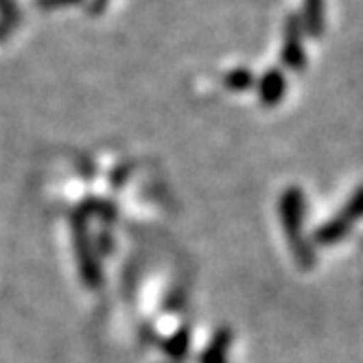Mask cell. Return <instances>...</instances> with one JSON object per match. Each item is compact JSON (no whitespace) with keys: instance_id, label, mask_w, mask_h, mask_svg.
Instances as JSON below:
<instances>
[{"instance_id":"cell-2","label":"cell","mask_w":363,"mask_h":363,"mask_svg":"<svg viewBox=\"0 0 363 363\" xmlns=\"http://www.w3.org/2000/svg\"><path fill=\"white\" fill-rule=\"evenodd\" d=\"M282 221L284 228L289 232V241L294 239V247L298 252V258L302 263H306V254L300 245V223H302V197L298 191H289L287 195L282 197Z\"/></svg>"},{"instance_id":"cell-5","label":"cell","mask_w":363,"mask_h":363,"mask_svg":"<svg viewBox=\"0 0 363 363\" xmlns=\"http://www.w3.org/2000/svg\"><path fill=\"white\" fill-rule=\"evenodd\" d=\"M306 22H308V29L313 35L322 33V24H324L322 0H306Z\"/></svg>"},{"instance_id":"cell-3","label":"cell","mask_w":363,"mask_h":363,"mask_svg":"<svg viewBox=\"0 0 363 363\" xmlns=\"http://www.w3.org/2000/svg\"><path fill=\"white\" fill-rule=\"evenodd\" d=\"M282 60L289 68H302L304 66V50L300 46V27L298 18H291L287 24V35H284V48H282Z\"/></svg>"},{"instance_id":"cell-4","label":"cell","mask_w":363,"mask_h":363,"mask_svg":"<svg viewBox=\"0 0 363 363\" xmlns=\"http://www.w3.org/2000/svg\"><path fill=\"white\" fill-rule=\"evenodd\" d=\"M282 92H284V79H282V74L278 70L267 72L265 79L261 82V96H263V101L267 103V106H274V103L280 101Z\"/></svg>"},{"instance_id":"cell-6","label":"cell","mask_w":363,"mask_h":363,"mask_svg":"<svg viewBox=\"0 0 363 363\" xmlns=\"http://www.w3.org/2000/svg\"><path fill=\"white\" fill-rule=\"evenodd\" d=\"M225 84H228L230 88H235V90H245V88L252 86V74H250L247 70H235V72H230V74H228Z\"/></svg>"},{"instance_id":"cell-1","label":"cell","mask_w":363,"mask_h":363,"mask_svg":"<svg viewBox=\"0 0 363 363\" xmlns=\"http://www.w3.org/2000/svg\"><path fill=\"white\" fill-rule=\"evenodd\" d=\"M359 217H363V191H359L352 199H350V203L346 206V211L344 213H340L337 215L326 228H322L320 232H318V241H322V243H333V241H337L346 230H350V225L359 219Z\"/></svg>"}]
</instances>
